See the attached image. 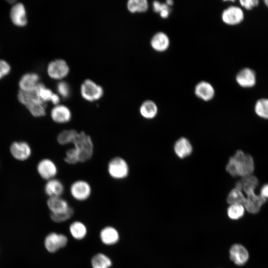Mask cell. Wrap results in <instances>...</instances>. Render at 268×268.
<instances>
[{"label":"cell","instance_id":"6da1fadb","mask_svg":"<svg viewBox=\"0 0 268 268\" xmlns=\"http://www.w3.org/2000/svg\"><path fill=\"white\" fill-rule=\"evenodd\" d=\"M226 170L233 177L243 178L252 175L254 171L253 158L251 155L238 150L229 158Z\"/></svg>","mask_w":268,"mask_h":268},{"label":"cell","instance_id":"7a4b0ae2","mask_svg":"<svg viewBox=\"0 0 268 268\" xmlns=\"http://www.w3.org/2000/svg\"><path fill=\"white\" fill-rule=\"evenodd\" d=\"M73 147L78 153L80 162L90 160L94 152V144L91 136L84 132H78L74 141Z\"/></svg>","mask_w":268,"mask_h":268},{"label":"cell","instance_id":"3957f363","mask_svg":"<svg viewBox=\"0 0 268 268\" xmlns=\"http://www.w3.org/2000/svg\"><path fill=\"white\" fill-rule=\"evenodd\" d=\"M107 172L111 178L116 180H122L129 176L130 167L128 162L124 158L115 156L108 162Z\"/></svg>","mask_w":268,"mask_h":268},{"label":"cell","instance_id":"277c9868","mask_svg":"<svg viewBox=\"0 0 268 268\" xmlns=\"http://www.w3.org/2000/svg\"><path fill=\"white\" fill-rule=\"evenodd\" d=\"M103 88L92 80H85L80 86V94L83 99L88 102L99 100L103 95Z\"/></svg>","mask_w":268,"mask_h":268},{"label":"cell","instance_id":"5b68a950","mask_svg":"<svg viewBox=\"0 0 268 268\" xmlns=\"http://www.w3.org/2000/svg\"><path fill=\"white\" fill-rule=\"evenodd\" d=\"M70 196L75 200L83 201L88 199L92 194V187L87 181L82 179L73 182L69 187Z\"/></svg>","mask_w":268,"mask_h":268},{"label":"cell","instance_id":"8992f818","mask_svg":"<svg viewBox=\"0 0 268 268\" xmlns=\"http://www.w3.org/2000/svg\"><path fill=\"white\" fill-rule=\"evenodd\" d=\"M68 243L67 236L62 233L52 232L48 234L44 240L46 250L50 253H55L65 247Z\"/></svg>","mask_w":268,"mask_h":268},{"label":"cell","instance_id":"52a82bcc","mask_svg":"<svg viewBox=\"0 0 268 268\" xmlns=\"http://www.w3.org/2000/svg\"><path fill=\"white\" fill-rule=\"evenodd\" d=\"M243 9L238 6L230 5L224 9L221 13L222 22L226 25L235 26L240 24L244 19Z\"/></svg>","mask_w":268,"mask_h":268},{"label":"cell","instance_id":"ba28073f","mask_svg":"<svg viewBox=\"0 0 268 268\" xmlns=\"http://www.w3.org/2000/svg\"><path fill=\"white\" fill-rule=\"evenodd\" d=\"M69 68L67 62L62 59H58L49 63L47 67V73L52 79L61 80L67 76Z\"/></svg>","mask_w":268,"mask_h":268},{"label":"cell","instance_id":"9c48e42d","mask_svg":"<svg viewBox=\"0 0 268 268\" xmlns=\"http://www.w3.org/2000/svg\"><path fill=\"white\" fill-rule=\"evenodd\" d=\"M235 80L238 85L242 88H252L257 82L256 73L250 67H244L236 74Z\"/></svg>","mask_w":268,"mask_h":268},{"label":"cell","instance_id":"30bf717a","mask_svg":"<svg viewBox=\"0 0 268 268\" xmlns=\"http://www.w3.org/2000/svg\"><path fill=\"white\" fill-rule=\"evenodd\" d=\"M37 170L40 176L46 181L56 178L58 172L56 164L49 158L41 160L37 164Z\"/></svg>","mask_w":268,"mask_h":268},{"label":"cell","instance_id":"8fae6325","mask_svg":"<svg viewBox=\"0 0 268 268\" xmlns=\"http://www.w3.org/2000/svg\"><path fill=\"white\" fill-rule=\"evenodd\" d=\"M10 152L16 160L24 161L29 158L32 150L29 144L24 141H14L10 146Z\"/></svg>","mask_w":268,"mask_h":268},{"label":"cell","instance_id":"7c38bea8","mask_svg":"<svg viewBox=\"0 0 268 268\" xmlns=\"http://www.w3.org/2000/svg\"><path fill=\"white\" fill-rule=\"evenodd\" d=\"M194 93L199 99L207 102L214 97L215 91L213 86L210 82L202 80L195 85Z\"/></svg>","mask_w":268,"mask_h":268},{"label":"cell","instance_id":"4fadbf2b","mask_svg":"<svg viewBox=\"0 0 268 268\" xmlns=\"http://www.w3.org/2000/svg\"><path fill=\"white\" fill-rule=\"evenodd\" d=\"M52 120L56 123L65 124L69 122L72 118V113L69 108L64 105L55 106L50 112Z\"/></svg>","mask_w":268,"mask_h":268},{"label":"cell","instance_id":"5bb4252c","mask_svg":"<svg viewBox=\"0 0 268 268\" xmlns=\"http://www.w3.org/2000/svg\"><path fill=\"white\" fill-rule=\"evenodd\" d=\"M230 260L237 266L245 265L249 260V254L247 249L240 244H234L229 249Z\"/></svg>","mask_w":268,"mask_h":268},{"label":"cell","instance_id":"9a60e30c","mask_svg":"<svg viewBox=\"0 0 268 268\" xmlns=\"http://www.w3.org/2000/svg\"><path fill=\"white\" fill-rule=\"evenodd\" d=\"M12 22L16 26L23 27L27 24V19L24 5L21 2L14 3L10 11Z\"/></svg>","mask_w":268,"mask_h":268},{"label":"cell","instance_id":"2e32d148","mask_svg":"<svg viewBox=\"0 0 268 268\" xmlns=\"http://www.w3.org/2000/svg\"><path fill=\"white\" fill-rule=\"evenodd\" d=\"M150 46L152 49L159 53L166 51L170 47V40L168 35L164 32L158 31L150 39Z\"/></svg>","mask_w":268,"mask_h":268},{"label":"cell","instance_id":"e0dca14e","mask_svg":"<svg viewBox=\"0 0 268 268\" xmlns=\"http://www.w3.org/2000/svg\"><path fill=\"white\" fill-rule=\"evenodd\" d=\"M101 242L107 246H112L117 243L120 240V234L114 227L107 226L103 228L99 233Z\"/></svg>","mask_w":268,"mask_h":268},{"label":"cell","instance_id":"ac0fdd59","mask_svg":"<svg viewBox=\"0 0 268 268\" xmlns=\"http://www.w3.org/2000/svg\"><path fill=\"white\" fill-rule=\"evenodd\" d=\"M65 190L63 182L56 178L47 181L44 186V192L49 198L62 197Z\"/></svg>","mask_w":268,"mask_h":268},{"label":"cell","instance_id":"d6986e66","mask_svg":"<svg viewBox=\"0 0 268 268\" xmlns=\"http://www.w3.org/2000/svg\"><path fill=\"white\" fill-rule=\"evenodd\" d=\"M39 76L35 73H27L20 78L19 82L20 90L31 91L35 90L39 83Z\"/></svg>","mask_w":268,"mask_h":268},{"label":"cell","instance_id":"ffe728a7","mask_svg":"<svg viewBox=\"0 0 268 268\" xmlns=\"http://www.w3.org/2000/svg\"><path fill=\"white\" fill-rule=\"evenodd\" d=\"M174 150L176 155L181 159L190 156L193 152V146L188 139L182 137L175 143Z\"/></svg>","mask_w":268,"mask_h":268},{"label":"cell","instance_id":"44dd1931","mask_svg":"<svg viewBox=\"0 0 268 268\" xmlns=\"http://www.w3.org/2000/svg\"><path fill=\"white\" fill-rule=\"evenodd\" d=\"M47 204L51 213L53 214L65 212L70 207L67 201L62 197L49 198Z\"/></svg>","mask_w":268,"mask_h":268},{"label":"cell","instance_id":"7402d4cb","mask_svg":"<svg viewBox=\"0 0 268 268\" xmlns=\"http://www.w3.org/2000/svg\"><path fill=\"white\" fill-rule=\"evenodd\" d=\"M139 112L144 119L151 120L154 119L158 113V107L156 104L151 100H146L140 105Z\"/></svg>","mask_w":268,"mask_h":268},{"label":"cell","instance_id":"603a6c76","mask_svg":"<svg viewBox=\"0 0 268 268\" xmlns=\"http://www.w3.org/2000/svg\"><path fill=\"white\" fill-rule=\"evenodd\" d=\"M38 86L35 90L31 91H23L19 90L17 94L18 101L25 107L35 103L43 102L38 94Z\"/></svg>","mask_w":268,"mask_h":268},{"label":"cell","instance_id":"cb8c5ba5","mask_svg":"<svg viewBox=\"0 0 268 268\" xmlns=\"http://www.w3.org/2000/svg\"><path fill=\"white\" fill-rule=\"evenodd\" d=\"M69 231L71 236L77 240L83 239L87 233L86 225L79 221L72 222L69 225Z\"/></svg>","mask_w":268,"mask_h":268},{"label":"cell","instance_id":"d4e9b609","mask_svg":"<svg viewBox=\"0 0 268 268\" xmlns=\"http://www.w3.org/2000/svg\"><path fill=\"white\" fill-rule=\"evenodd\" d=\"M112 264L110 258L102 253L96 254L91 260L92 268H110Z\"/></svg>","mask_w":268,"mask_h":268},{"label":"cell","instance_id":"484cf974","mask_svg":"<svg viewBox=\"0 0 268 268\" xmlns=\"http://www.w3.org/2000/svg\"><path fill=\"white\" fill-rule=\"evenodd\" d=\"M78 132L74 129H67L60 132L57 135V140L59 144L66 145L73 144Z\"/></svg>","mask_w":268,"mask_h":268},{"label":"cell","instance_id":"4316f807","mask_svg":"<svg viewBox=\"0 0 268 268\" xmlns=\"http://www.w3.org/2000/svg\"><path fill=\"white\" fill-rule=\"evenodd\" d=\"M128 10L131 13L146 12L148 8L146 0H129L127 4Z\"/></svg>","mask_w":268,"mask_h":268},{"label":"cell","instance_id":"83f0119b","mask_svg":"<svg viewBox=\"0 0 268 268\" xmlns=\"http://www.w3.org/2000/svg\"><path fill=\"white\" fill-rule=\"evenodd\" d=\"M246 197L242 191L236 188L230 191L227 197V201L230 204H242L245 202Z\"/></svg>","mask_w":268,"mask_h":268},{"label":"cell","instance_id":"f1b7e54d","mask_svg":"<svg viewBox=\"0 0 268 268\" xmlns=\"http://www.w3.org/2000/svg\"><path fill=\"white\" fill-rule=\"evenodd\" d=\"M255 112L258 116L268 119V98L258 99L255 105Z\"/></svg>","mask_w":268,"mask_h":268},{"label":"cell","instance_id":"f546056e","mask_svg":"<svg viewBox=\"0 0 268 268\" xmlns=\"http://www.w3.org/2000/svg\"><path fill=\"white\" fill-rule=\"evenodd\" d=\"M46 103L39 102L30 104L26 107L33 116L41 117L46 115Z\"/></svg>","mask_w":268,"mask_h":268},{"label":"cell","instance_id":"4dcf8cb0","mask_svg":"<svg viewBox=\"0 0 268 268\" xmlns=\"http://www.w3.org/2000/svg\"><path fill=\"white\" fill-rule=\"evenodd\" d=\"M245 209L242 204H230L227 209V214L232 220H238L242 218Z\"/></svg>","mask_w":268,"mask_h":268},{"label":"cell","instance_id":"1f68e13d","mask_svg":"<svg viewBox=\"0 0 268 268\" xmlns=\"http://www.w3.org/2000/svg\"><path fill=\"white\" fill-rule=\"evenodd\" d=\"M152 8L154 12L159 13L160 16L163 19L167 18L171 11V7L167 5L166 3H161L157 0L153 2Z\"/></svg>","mask_w":268,"mask_h":268},{"label":"cell","instance_id":"d6a6232c","mask_svg":"<svg viewBox=\"0 0 268 268\" xmlns=\"http://www.w3.org/2000/svg\"><path fill=\"white\" fill-rule=\"evenodd\" d=\"M74 210L70 207L67 211L58 214L50 213L51 219L56 223H61L69 219L73 215Z\"/></svg>","mask_w":268,"mask_h":268},{"label":"cell","instance_id":"836d02e7","mask_svg":"<svg viewBox=\"0 0 268 268\" xmlns=\"http://www.w3.org/2000/svg\"><path fill=\"white\" fill-rule=\"evenodd\" d=\"M38 94L40 99L44 103L51 102L54 93L52 91L45 87L42 83H39L38 86Z\"/></svg>","mask_w":268,"mask_h":268},{"label":"cell","instance_id":"e575fe53","mask_svg":"<svg viewBox=\"0 0 268 268\" xmlns=\"http://www.w3.org/2000/svg\"><path fill=\"white\" fill-rule=\"evenodd\" d=\"M64 160L67 164L70 165H74L80 162L78 153L73 147L68 148L66 151Z\"/></svg>","mask_w":268,"mask_h":268},{"label":"cell","instance_id":"d590c367","mask_svg":"<svg viewBox=\"0 0 268 268\" xmlns=\"http://www.w3.org/2000/svg\"><path fill=\"white\" fill-rule=\"evenodd\" d=\"M57 90L59 95L64 98H67L70 95L69 86L65 81H61L58 83Z\"/></svg>","mask_w":268,"mask_h":268},{"label":"cell","instance_id":"8d00e7d4","mask_svg":"<svg viewBox=\"0 0 268 268\" xmlns=\"http://www.w3.org/2000/svg\"><path fill=\"white\" fill-rule=\"evenodd\" d=\"M241 8L250 10L257 7L259 4L258 0H241L239 1Z\"/></svg>","mask_w":268,"mask_h":268},{"label":"cell","instance_id":"74e56055","mask_svg":"<svg viewBox=\"0 0 268 268\" xmlns=\"http://www.w3.org/2000/svg\"><path fill=\"white\" fill-rule=\"evenodd\" d=\"M10 71L9 64L3 60H0V79L7 75Z\"/></svg>","mask_w":268,"mask_h":268},{"label":"cell","instance_id":"f35d334b","mask_svg":"<svg viewBox=\"0 0 268 268\" xmlns=\"http://www.w3.org/2000/svg\"><path fill=\"white\" fill-rule=\"evenodd\" d=\"M260 195L266 200L268 199V184L265 185L262 188Z\"/></svg>","mask_w":268,"mask_h":268},{"label":"cell","instance_id":"ab89813d","mask_svg":"<svg viewBox=\"0 0 268 268\" xmlns=\"http://www.w3.org/2000/svg\"><path fill=\"white\" fill-rule=\"evenodd\" d=\"M51 102L55 106L60 104V96L55 93H54L52 98L51 99Z\"/></svg>","mask_w":268,"mask_h":268},{"label":"cell","instance_id":"60d3db41","mask_svg":"<svg viewBox=\"0 0 268 268\" xmlns=\"http://www.w3.org/2000/svg\"><path fill=\"white\" fill-rule=\"evenodd\" d=\"M165 3L167 5L171 7L173 4V1L172 0H167Z\"/></svg>","mask_w":268,"mask_h":268},{"label":"cell","instance_id":"b9f144b4","mask_svg":"<svg viewBox=\"0 0 268 268\" xmlns=\"http://www.w3.org/2000/svg\"><path fill=\"white\" fill-rule=\"evenodd\" d=\"M264 2L265 5L268 7V0H265Z\"/></svg>","mask_w":268,"mask_h":268}]
</instances>
